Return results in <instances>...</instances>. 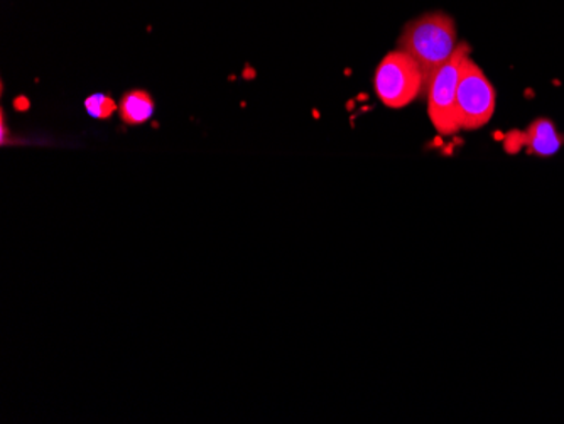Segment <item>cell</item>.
<instances>
[{"label":"cell","mask_w":564,"mask_h":424,"mask_svg":"<svg viewBox=\"0 0 564 424\" xmlns=\"http://www.w3.org/2000/svg\"><path fill=\"white\" fill-rule=\"evenodd\" d=\"M468 56V44H458L455 55L438 69L427 88V116L440 135H453L462 131L456 113V91Z\"/></svg>","instance_id":"obj_3"},{"label":"cell","mask_w":564,"mask_h":424,"mask_svg":"<svg viewBox=\"0 0 564 424\" xmlns=\"http://www.w3.org/2000/svg\"><path fill=\"white\" fill-rule=\"evenodd\" d=\"M373 88L383 106L402 109L423 95V73L408 53L398 50L383 56L377 66Z\"/></svg>","instance_id":"obj_2"},{"label":"cell","mask_w":564,"mask_h":424,"mask_svg":"<svg viewBox=\"0 0 564 424\" xmlns=\"http://www.w3.org/2000/svg\"><path fill=\"white\" fill-rule=\"evenodd\" d=\"M85 109L95 119H109L116 110H119V106L109 95L95 94L85 100Z\"/></svg>","instance_id":"obj_7"},{"label":"cell","mask_w":564,"mask_h":424,"mask_svg":"<svg viewBox=\"0 0 564 424\" xmlns=\"http://www.w3.org/2000/svg\"><path fill=\"white\" fill-rule=\"evenodd\" d=\"M456 47L458 43L455 21L442 12L414 19L405 26L404 33L399 37V50L408 53L420 66L423 73L424 97L434 75L455 55Z\"/></svg>","instance_id":"obj_1"},{"label":"cell","mask_w":564,"mask_h":424,"mask_svg":"<svg viewBox=\"0 0 564 424\" xmlns=\"http://www.w3.org/2000/svg\"><path fill=\"white\" fill-rule=\"evenodd\" d=\"M524 142L529 153L535 156L550 157L561 148V135L557 134L554 123L547 119H538L529 126L524 134Z\"/></svg>","instance_id":"obj_5"},{"label":"cell","mask_w":564,"mask_h":424,"mask_svg":"<svg viewBox=\"0 0 564 424\" xmlns=\"http://www.w3.org/2000/svg\"><path fill=\"white\" fill-rule=\"evenodd\" d=\"M496 112V90L480 66L468 56L456 91L459 129L477 131L490 122Z\"/></svg>","instance_id":"obj_4"},{"label":"cell","mask_w":564,"mask_h":424,"mask_svg":"<svg viewBox=\"0 0 564 424\" xmlns=\"http://www.w3.org/2000/svg\"><path fill=\"white\" fill-rule=\"evenodd\" d=\"M154 113V100L144 90L127 91L119 104V116L127 126H141Z\"/></svg>","instance_id":"obj_6"}]
</instances>
